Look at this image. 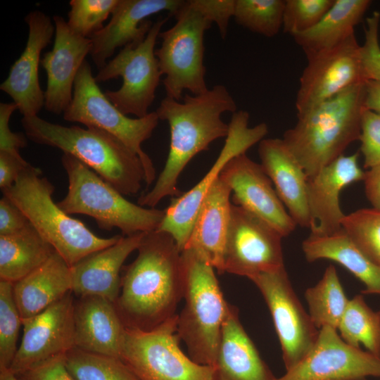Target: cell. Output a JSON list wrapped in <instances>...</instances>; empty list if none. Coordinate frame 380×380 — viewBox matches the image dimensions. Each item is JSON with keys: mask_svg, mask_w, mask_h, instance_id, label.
Masks as SVG:
<instances>
[{"mask_svg": "<svg viewBox=\"0 0 380 380\" xmlns=\"http://www.w3.org/2000/svg\"><path fill=\"white\" fill-rule=\"evenodd\" d=\"M137 250L124 267L114 305L125 327L150 331L177 315L184 289L182 252L170 234L158 230L145 233Z\"/></svg>", "mask_w": 380, "mask_h": 380, "instance_id": "1", "label": "cell"}, {"mask_svg": "<svg viewBox=\"0 0 380 380\" xmlns=\"http://www.w3.org/2000/svg\"><path fill=\"white\" fill-rule=\"evenodd\" d=\"M235 100L225 86L217 84L198 95L185 94L183 102L165 96L156 110L159 120L170 127V142L163 170L154 186L138 199L141 206L155 208L165 197H177L178 178L191 160L208 150L216 139L227 137L229 125L221 118L225 112L235 113Z\"/></svg>", "mask_w": 380, "mask_h": 380, "instance_id": "2", "label": "cell"}, {"mask_svg": "<svg viewBox=\"0 0 380 380\" xmlns=\"http://www.w3.org/2000/svg\"><path fill=\"white\" fill-rule=\"evenodd\" d=\"M365 84L351 86L297 113L296 123L284 132L283 141L308 177L343 155L350 144L359 140Z\"/></svg>", "mask_w": 380, "mask_h": 380, "instance_id": "3", "label": "cell"}, {"mask_svg": "<svg viewBox=\"0 0 380 380\" xmlns=\"http://www.w3.org/2000/svg\"><path fill=\"white\" fill-rule=\"evenodd\" d=\"M25 135L38 144L58 148L94 171L124 196H134L145 182L139 157L120 139L94 127H66L38 115L23 117Z\"/></svg>", "mask_w": 380, "mask_h": 380, "instance_id": "4", "label": "cell"}, {"mask_svg": "<svg viewBox=\"0 0 380 380\" xmlns=\"http://www.w3.org/2000/svg\"><path fill=\"white\" fill-rule=\"evenodd\" d=\"M54 186L29 165L15 184L1 190L71 267L90 254L115 243L122 235L101 238L62 210L52 198Z\"/></svg>", "mask_w": 380, "mask_h": 380, "instance_id": "5", "label": "cell"}, {"mask_svg": "<svg viewBox=\"0 0 380 380\" xmlns=\"http://www.w3.org/2000/svg\"><path fill=\"white\" fill-rule=\"evenodd\" d=\"M181 255L185 304L177 315V333L191 360L214 366L229 303L210 263L192 249H184Z\"/></svg>", "mask_w": 380, "mask_h": 380, "instance_id": "6", "label": "cell"}, {"mask_svg": "<svg viewBox=\"0 0 380 380\" xmlns=\"http://www.w3.org/2000/svg\"><path fill=\"white\" fill-rule=\"evenodd\" d=\"M61 163L68 179L66 196L57 202L68 215L82 214L94 218L103 230L118 228L122 236L150 232L158 229L165 210L144 208L124 195L74 156L63 153Z\"/></svg>", "mask_w": 380, "mask_h": 380, "instance_id": "7", "label": "cell"}, {"mask_svg": "<svg viewBox=\"0 0 380 380\" xmlns=\"http://www.w3.org/2000/svg\"><path fill=\"white\" fill-rule=\"evenodd\" d=\"M63 119L82 123L87 127L104 130L117 137L139 157L144 166L146 185L153 183L156 170L141 146L151 137L158 124L156 112L137 118L124 115L101 91L87 61L83 63L76 76L72 99L63 112Z\"/></svg>", "mask_w": 380, "mask_h": 380, "instance_id": "8", "label": "cell"}, {"mask_svg": "<svg viewBox=\"0 0 380 380\" xmlns=\"http://www.w3.org/2000/svg\"><path fill=\"white\" fill-rule=\"evenodd\" d=\"M175 24L160 31L161 45L156 49L166 96L178 101L184 90L193 95L208 91L203 64L204 34L212 23L194 8L189 1L175 15Z\"/></svg>", "mask_w": 380, "mask_h": 380, "instance_id": "9", "label": "cell"}, {"mask_svg": "<svg viewBox=\"0 0 380 380\" xmlns=\"http://www.w3.org/2000/svg\"><path fill=\"white\" fill-rule=\"evenodd\" d=\"M177 328V315L150 331L125 327L121 360L140 380H214V366L182 352Z\"/></svg>", "mask_w": 380, "mask_h": 380, "instance_id": "10", "label": "cell"}, {"mask_svg": "<svg viewBox=\"0 0 380 380\" xmlns=\"http://www.w3.org/2000/svg\"><path fill=\"white\" fill-rule=\"evenodd\" d=\"M167 18H158L144 41L124 46L94 77L97 83L121 77L122 84L116 91L104 92L108 99L124 115H147L162 73L155 55L157 38Z\"/></svg>", "mask_w": 380, "mask_h": 380, "instance_id": "11", "label": "cell"}, {"mask_svg": "<svg viewBox=\"0 0 380 380\" xmlns=\"http://www.w3.org/2000/svg\"><path fill=\"white\" fill-rule=\"evenodd\" d=\"M249 113L239 110L233 113L229 133L217 158L202 179L189 191L172 199L158 231L170 234L181 252L184 249L201 203L225 165L246 152L268 133L266 123L249 127Z\"/></svg>", "mask_w": 380, "mask_h": 380, "instance_id": "12", "label": "cell"}, {"mask_svg": "<svg viewBox=\"0 0 380 380\" xmlns=\"http://www.w3.org/2000/svg\"><path fill=\"white\" fill-rule=\"evenodd\" d=\"M282 238L265 220L232 203L224 253V273L251 279L284 267Z\"/></svg>", "mask_w": 380, "mask_h": 380, "instance_id": "13", "label": "cell"}, {"mask_svg": "<svg viewBox=\"0 0 380 380\" xmlns=\"http://www.w3.org/2000/svg\"><path fill=\"white\" fill-rule=\"evenodd\" d=\"M262 295L272 317L286 370L312 349L319 330L298 298L285 267L249 279Z\"/></svg>", "mask_w": 380, "mask_h": 380, "instance_id": "14", "label": "cell"}, {"mask_svg": "<svg viewBox=\"0 0 380 380\" xmlns=\"http://www.w3.org/2000/svg\"><path fill=\"white\" fill-rule=\"evenodd\" d=\"M296 98L297 113L331 99L351 86L367 82L355 34L338 45L306 56Z\"/></svg>", "mask_w": 380, "mask_h": 380, "instance_id": "15", "label": "cell"}, {"mask_svg": "<svg viewBox=\"0 0 380 380\" xmlns=\"http://www.w3.org/2000/svg\"><path fill=\"white\" fill-rule=\"evenodd\" d=\"M380 377V357L343 340L337 329L324 327L309 353L274 380H365Z\"/></svg>", "mask_w": 380, "mask_h": 380, "instance_id": "16", "label": "cell"}, {"mask_svg": "<svg viewBox=\"0 0 380 380\" xmlns=\"http://www.w3.org/2000/svg\"><path fill=\"white\" fill-rule=\"evenodd\" d=\"M72 291L40 313L22 319L23 334L9 369L17 374L75 347Z\"/></svg>", "mask_w": 380, "mask_h": 380, "instance_id": "17", "label": "cell"}, {"mask_svg": "<svg viewBox=\"0 0 380 380\" xmlns=\"http://www.w3.org/2000/svg\"><path fill=\"white\" fill-rule=\"evenodd\" d=\"M220 178L231 188L234 205L263 219L283 237L295 229L296 222L260 163H255L246 153L239 154L225 165Z\"/></svg>", "mask_w": 380, "mask_h": 380, "instance_id": "18", "label": "cell"}, {"mask_svg": "<svg viewBox=\"0 0 380 380\" xmlns=\"http://www.w3.org/2000/svg\"><path fill=\"white\" fill-rule=\"evenodd\" d=\"M29 28L25 47L10 68L0 89L10 96L23 117L37 116L44 106V91L39 81L41 53L55 34L50 17L35 10L25 18Z\"/></svg>", "mask_w": 380, "mask_h": 380, "instance_id": "19", "label": "cell"}, {"mask_svg": "<svg viewBox=\"0 0 380 380\" xmlns=\"http://www.w3.org/2000/svg\"><path fill=\"white\" fill-rule=\"evenodd\" d=\"M183 0H119L109 23L90 39V56L100 70L119 47L137 44L144 40L153 23L147 18L167 11L175 15Z\"/></svg>", "mask_w": 380, "mask_h": 380, "instance_id": "20", "label": "cell"}, {"mask_svg": "<svg viewBox=\"0 0 380 380\" xmlns=\"http://www.w3.org/2000/svg\"><path fill=\"white\" fill-rule=\"evenodd\" d=\"M53 18V46L42 57L40 65L47 77L44 107L58 115L66 110L72 99L75 78L90 53L91 42L72 32L63 17L56 15Z\"/></svg>", "mask_w": 380, "mask_h": 380, "instance_id": "21", "label": "cell"}, {"mask_svg": "<svg viewBox=\"0 0 380 380\" xmlns=\"http://www.w3.org/2000/svg\"><path fill=\"white\" fill-rule=\"evenodd\" d=\"M357 153L344 154L317 172L308 177L307 196L310 234L327 235L342 229L341 191L363 180L365 172L357 163Z\"/></svg>", "mask_w": 380, "mask_h": 380, "instance_id": "22", "label": "cell"}, {"mask_svg": "<svg viewBox=\"0 0 380 380\" xmlns=\"http://www.w3.org/2000/svg\"><path fill=\"white\" fill-rule=\"evenodd\" d=\"M144 234L122 235L113 245L90 254L71 267L72 293L77 297L101 296L114 303L120 290L122 265L137 250Z\"/></svg>", "mask_w": 380, "mask_h": 380, "instance_id": "23", "label": "cell"}, {"mask_svg": "<svg viewBox=\"0 0 380 380\" xmlns=\"http://www.w3.org/2000/svg\"><path fill=\"white\" fill-rule=\"evenodd\" d=\"M260 165L296 225L310 227L308 175L282 139H263L259 142Z\"/></svg>", "mask_w": 380, "mask_h": 380, "instance_id": "24", "label": "cell"}, {"mask_svg": "<svg viewBox=\"0 0 380 380\" xmlns=\"http://www.w3.org/2000/svg\"><path fill=\"white\" fill-rule=\"evenodd\" d=\"M75 348L120 358L125 330L114 303L98 296L74 301Z\"/></svg>", "mask_w": 380, "mask_h": 380, "instance_id": "25", "label": "cell"}, {"mask_svg": "<svg viewBox=\"0 0 380 380\" xmlns=\"http://www.w3.org/2000/svg\"><path fill=\"white\" fill-rule=\"evenodd\" d=\"M231 194V188L219 176L201 203L184 247L203 255L219 274L224 273L223 259L230 220Z\"/></svg>", "mask_w": 380, "mask_h": 380, "instance_id": "26", "label": "cell"}, {"mask_svg": "<svg viewBox=\"0 0 380 380\" xmlns=\"http://www.w3.org/2000/svg\"><path fill=\"white\" fill-rule=\"evenodd\" d=\"M214 380H274L244 330L238 309L229 304L216 356Z\"/></svg>", "mask_w": 380, "mask_h": 380, "instance_id": "27", "label": "cell"}, {"mask_svg": "<svg viewBox=\"0 0 380 380\" xmlns=\"http://www.w3.org/2000/svg\"><path fill=\"white\" fill-rule=\"evenodd\" d=\"M71 268L56 252L33 272L13 283L22 319L33 317L72 291Z\"/></svg>", "mask_w": 380, "mask_h": 380, "instance_id": "28", "label": "cell"}, {"mask_svg": "<svg viewBox=\"0 0 380 380\" xmlns=\"http://www.w3.org/2000/svg\"><path fill=\"white\" fill-rule=\"evenodd\" d=\"M302 249L308 262L334 261L364 284L362 293L380 295V267L362 253L343 228L327 235L310 234L303 241Z\"/></svg>", "mask_w": 380, "mask_h": 380, "instance_id": "29", "label": "cell"}, {"mask_svg": "<svg viewBox=\"0 0 380 380\" xmlns=\"http://www.w3.org/2000/svg\"><path fill=\"white\" fill-rule=\"evenodd\" d=\"M371 4L370 0H334L315 26L292 37L306 56L333 48L355 34Z\"/></svg>", "mask_w": 380, "mask_h": 380, "instance_id": "30", "label": "cell"}, {"mask_svg": "<svg viewBox=\"0 0 380 380\" xmlns=\"http://www.w3.org/2000/svg\"><path fill=\"white\" fill-rule=\"evenodd\" d=\"M54 248L30 224L9 235H0V280L15 283L44 264Z\"/></svg>", "mask_w": 380, "mask_h": 380, "instance_id": "31", "label": "cell"}, {"mask_svg": "<svg viewBox=\"0 0 380 380\" xmlns=\"http://www.w3.org/2000/svg\"><path fill=\"white\" fill-rule=\"evenodd\" d=\"M309 315L320 329L330 327L337 329L349 300L343 290L336 267L329 265L321 279L305 293Z\"/></svg>", "mask_w": 380, "mask_h": 380, "instance_id": "32", "label": "cell"}, {"mask_svg": "<svg viewBox=\"0 0 380 380\" xmlns=\"http://www.w3.org/2000/svg\"><path fill=\"white\" fill-rule=\"evenodd\" d=\"M337 331L344 341L380 357V314L367 304L361 295L349 300Z\"/></svg>", "mask_w": 380, "mask_h": 380, "instance_id": "33", "label": "cell"}, {"mask_svg": "<svg viewBox=\"0 0 380 380\" xmlns=\"http://www.w3.org/2000/svg\"><path fill=\"white\" fill-rule=\"evenodd\" d=\"M65 365L77 380H140L120 357L82 350H70Z\"/></svg>", "mask_w": 380, "mask_h": 380, "instance_id": "34", "label": "cell"}, {"mask_svg": "<svg viewBox=\"0 0 380 380\" xmlns=\"http://www.w3.org/2000/svg\"><path fill=\"white\" fill-rule=\"evenodd\" d=\"M284 0H235L234 18L251 32L276 36L283 26Z\"/></svg>", "mask_w": 380, "mask_h": 380, "instance_id": "35", "label": "cell"}, {"mask_svg": "<svg viewBox=\"0 0 380 380\" xmlns=\"http://www.w3.org/2000/svg\"><path fill=\"white\" fill-rule=\"evenodd\" d=\"M341 226L362 253L380 267V210L362 208L345 215Z\"/></svg>", "mask_w": 380, "mask_h": 380, "instance_id": "36", "label": "cell"}, {"mask_svg": "<svg viewBox=\"0 0 380 380\" xmlns=\"http://www.w3.org/2000/svg\"><path fill=\"white\" fill-rule=\"evenodd\" d=\"M22 318L13 296V283L0 280V369H9L17 353Z\"/></svg>", "mask_w": 380, "mask_h": 380, "instance_id": "37", "label": "cell"}, {"mask_svg": "<svg viewBox=\"0 0 380 380\" xmlns=\"http://www.w3.org/2000/svg\"><path fill=\"white\" fill-rule=\"evenodd\" d=\"M119 0H71L67 23L75 34L91 37L103 27V22L112 14Z\"/></svg>", "mask_w": 380, "mask_h": 380, "instance_id": "38", "label": "cell"}, {"mask_svg": "<svg viewBox=\"0 0 380 380\" xmlns=\"http://www.w3.org/2000/svg\"><path fill=\"white\" fill-rule=\"evenodd\" d=\"M334 0H286L283 31L291 36L315 26L328 11Z\"/></svg>", "mask_w": 380, "mask_h": 380, "instance_id": "39", "label": "cell"}, {"mask_svg": "<svg viewBox=\"0 0 380 380\" xmlns=\"http://www.w3.org/2000/svg\"><path fill=\"white\" fill-rule=\"evenodd\" d=\"M380 13L374 11L366 19L365 39L360 45L361 65L366 81L380 82Z\"/></svg>", "mask_w": 380, "mask_h": 380, "instance_id": "40", "label": "cell"}, {"mask_svg": "<svg viewBox=\"0 0 380 380\" xmlns=\"http://www.w3.org/2000/svg\"><path fill=\"white\" fill-rule=\"evenodd\" d=\"M359 141L364 167L369 170L380 165V115L365 108L361 116Z\"/></svg>", "mask_w": 380, "mask_h": 380, "instance_id": "41", "label": "cell"}, {"mask_svg": "<svg viewBox=\"0 0 380 380\" xmlns=\"http://www.w3.org/2000/svg\"><path fill=\"white\" fill-rule=\"evenodd\" d=\"M191 5L212 23H215L222 39L226 37L229 20L234 17L235 0H189Z\"/></svg>", "mask_w": 380, "mask_h": 380, "instance_id": "42", "label": "cell"}, {"mask_svg": "<svg viewBox=\"0 0 380 380\" xmlns=\"http://www.w3.org/2000/svg\"><path fill=\"white\" fill-rule=\"evenodd\" d=\"M65 356L54 357L15 375L18 380H77L68 369Z\"/></svg>", "mask_w": 380, "mask_h": 380, "instance_id": "43", "label": "cell"}, {"mask_svg": "<svg viewBox=\"0 0 380 380\" xmlns=\"http://www.w3.org/2000/svg\"><path fill=\"white\" fill-rule=\"evenodd\" d=\"M16 110L18 106L14 102L0 103V151L19 152L27 145V136L13 132L9 127L11 116Z\"/></svg>", "mask_w": 380, "mask_h": 380, "instance_id": "44", "label": "cell"}, {"mask_svg": "<svg viewBox=\"0 0 380 380\" xmlns=\"http://www.w3.org/2000/svg\"><path fill=\"white\" fill-rule=\"evenodd\" d=\"M29 224L28 219L20 209L3 196L0 200V235L16 233Z\"/></svg>", "mask_w": 380, "mask_h": 380, "instance_id": "45", "label": "cell"}, {"mask_svg": "<svg viewBox=\"0 0 380 380\" xmlns=\"http://www.w3.org/2000/svg\"><path fill=\"white\" fill-rule=\"evenodd\" d=\"M30 164L19 152L0 151V188L1 190L12 186L20 173Z\"/></svg>", "mask_w": 380, "mask_h": 380, "instance_id": "46", "label": "cell"}, {"mask_svg": "<svg viewBox=\"0 0 380 380\" xmlns=\"http://www.w3.org/2000/svg\"><path fill=\"white\" fill-rule=\"evenodd\" d=\"M365 192L372 208L380 210V165L365 172Z\"/></svg>", "mask_w": 380, "mask_h": 380, "instance_id": "47", "label": "cell"}, {"mask_svg": "<svg viewBox=\"0 0 380 380\" xmlns=\"http://www.w3.org/2000/svg\"><path fill=\"white\" fill-rule=\"evenodd\" d=\"M365 108L380 115V82L373 80L366 82Z\"/></svg>", "mask_w": 380, "mask_h": 380, "instance_id": "48", "label": "cell"}, {"mask_svg": "<svg viewBox=\"0 0 380 380\" xmlns=\"http://www.w3.org/2000/svg\"><path fill=\"white\" fill-rule=\"evenodd\" d=\"M0 380H18L16 376L8 368L0 369Z\"/></svg>", "mask_w": 380, "mask_h": 380, "instance_id": "49", "label": "cell"}, {"mask_svg": "<svg viewBox=\"0 0 380 380\" xmlns=\"http://www.w3.org/2000/svg\"><path fill=\"white\" fill-rule=\"evenodd\" d=\"M379 314H380V311H379Z\"/></svg>", "mask_w": 380, "mask_h": 380, "instance_id": "50", "label": "cell"}]
</instances>
